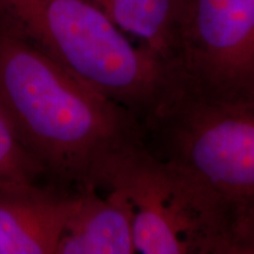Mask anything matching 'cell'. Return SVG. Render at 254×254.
I'll return each mask as SVG.
<instances>
[{"mask_svg":"<svg viewBox=\"0 0 254 254\" xmlns=\"http://www.w3.org/2000/svg\"><path fill=\"white\" fill-rule=\"evenodd\" d=\"M0 110L46 176L75 190H99L111 159L145 142L144 125L134 114L1 20Z\"/></svg>","mask_w":254,"mask_h":254,"instance_id":"obj_1","label":"cell"},{"mask_svg":"<svg viewBox=\"0 0 254 254\" xmlns=\"http://www.w3.org/2000/svg\"><path fill=\"white\" fill-rule=\"evenodd\" d=\"M0 20L144 127L183 92L173 66L88 0H0Z\"/></svg>","mask_w":254,"mask_h":254,"instance_id":"obj_2","label":"cell"},{"mask_svg":"<svg viewBox=\"0 0 254 254\" xmlns=\"http://www.w3.org/2000/svg\"><path fill=\"white\" fill-rule=\"evenodd\" d=\"M99 190L118 193L131 206L136 253L254 254V222L145 142L111 159Z\"/></svg>","mask_w":254,"mask_h":254,"instance_id":"obj_3","label":"cell"},{"mask_svg":"<svg viewBox=\"0 0 254 254\" xmlns=\"http://www.w3.org/2000/svg\"><path fill=\"white\" fill-rule=\"evenodd\" d=\"M145 144L254 222V105L208 103L182 93L145 126Z\"/></svg>","mask_w":254,"mask_h":254,"instance_id":"obj_4","label":"cell"},{"mask_svg":"<svg viewBox=\"0 0 254 254\" xmlns=\"http://www.w3.org/2000/svg\"><path fill=\"white\" fill-rule=\"evenodd\" d=\"M177 69L184 94L254 105V0H187Z\"/></svg>","mask_w":254,"mask_h":254,"instance_id":"obj_5","label":"cell"},{"mask_svg":"<svg viewBox=\"0 0 254 254\" xmlns=\"http://www.w3.org/2000/svg\"><path fill=\"white\" fill-rule=\"evenodd\" d=\"M75 200L39 183L0 187V254H57Z\"/></svg>","mask_w":254,"mask_h":254,"instance_id":"obj_6","label":"cell"},{"mask_svg":"<svg viewBox=\"0 0 254 254\" xmlns=\"http://www.w3.org/2000/svg\"><path fill=\"white\" fill-rule=\"evenodd\" d=\"M133 213L122 195L77 190L57 254H134Z\"/></svg>","mask_w":254,"mask_h":254,"instance_id":"obj_7","label":"cell"},{"mask_svg":"<svg viewBox=\"0 0 254 254\" xmlns=\"http://www.w3.org/2000/svg\"><path fill=\"white\" fill-rule=\"evenodd\" d=\"M127 36L177 71L187 0H88ZM178 73V71H177Z\"/></svg>","mask_w":254,"mask_h":254,"instance_id":"obj_8","label":"cell"},{"mask_svg":"<svg viewBox=\"0 0 254 254\" xmlns=\"http://www.w3.org/2000/svg\"><path fill=\"white\" fill-rule=\"evenodd\" d=\"M44 176L43 167L31 157L0 110V187L39 183Z\"/></svg>","mask_w":254,"mask_h":254,"instance_id":"obj_9","label":"cell"}]
</instances>
